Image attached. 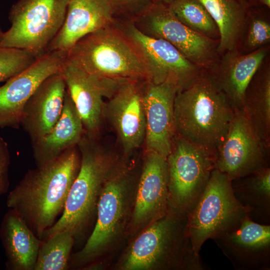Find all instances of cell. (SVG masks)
I'll return each instance as SVG.
<instances>
[{
  "label": "cell",
  "mask_w": 270,
  "mask_h": 270,
  "mask_svg": "<svg viewBox=\"0 0 270 270\" xmlns=\"http://www.w3.org/2000/svg\"><path fill=\"white\" fill-rule=\"evenodd\" d=\"M80 165L76 146L30 170L9 192L8 208L16 212L40 240L62 214Z\"/></svg>",
  "instance_id": "6da1fadb"
},
{
  "label": "cell",
  "mask_w": 270,
  "mask_h": 270,
  "mask_svg": "<svg viewBox=\"0 0 270 270\" xmlns=\"http://www.w3.org/2000/svg\"><path fill=\"white\" fill-rule=\"evenodd\" d=\"M134 168L124 158L106 182L94 226L83 247L72 254L70 268L104 262L128 238L140 172Z\"/></svg>",
  "instance_id": "7a4b0ae2"
},
{
  "label": "cell",
  "mask_w": 270,
  "mask_h": 270,
  "mask_svg": "<svg viewBox=\"0 0 270 270\" xmlns=\"http://www.w3.org/2000/svg\"><path fill=\"white\" fill-rule=\"evenodd\" d=\"M176 134L214 156L234 110L210 70L200 72L176 92Z\"/></svg>",
  "instance_id": "3957f363"
},
{
  "label": "cell",
  "mask_w": 270,
  "mask_h": 270,
  "mask_svg": "<svg viewBox=\"0 0 270 270\" xmlns=\"http://www.w3.org/2000/svg\"><path fill=\"white\" fill-rule=\"evenodd\" d=\"M188 214L168 210L136 236L114 264V270H206L188 235Z\"/></svg>",
  "instance_id": "277c9868"
},
{
  "label": "cell",
  "mask_w": 270,
  "mask_h": 270,
  "mask_svg": "<svg viewBox=\"0 0 270 270\" xmlns=\"http://www.w3.org/2000/svg\"><path fill=\"white\" fill-rule=\"evenodd\" d=\"M78 146L80 154L78 172L68 192L61 216L44 232L42 240L64 231L70 232L74 241L88 236L95 224L98 202L104 184L125 158L104 148L96 138L86 134Z\"/></svg>",
  "instance_id": "5b68a950"
},
{
  "label": "cell",
  "mask_w": 270,
  "mask_h": 270,
  "mask_svg": "<svg viewBox=\"0 0 270 270\" xmlns=\"http://www.w3.org/2000/svg\"><path fill=\"white\" fill-rule=\"evenodd\" d=\"M66 58L100 77L120 82L149 80L140 52L116 22L82 38L66 53Z\"/></svg>",
  "instance_id": "8992f818"
},
{
  "label": "cell",
  "mask_w": 270,
  "mask_h": 270,
  "mask_svg": "<svg viewBox=\"0 0 270 270\" xmlns=\"http://www.w3.org/2000/svg\"><path fill=\"white\" fill-rule=\"evenodd\" d=\"M232 180L216 168L212 171L207 184L188 216L187 233L198 256L204 244L214 240L238 225L248 215L236 198Z\"/></svg>",
  "instance_id": "52a82bcc"
},
{
  "label": "cell",
  "mask_w": 270,
  "mask_h": 270,
  "mask_svg": "<svg viewBox=\"0 0 270 270\" xmlns=\"http://www.w3.org/2000/svg\"><path fill=\"white\" fill-rule=\"evenodd\" d=\"M67 4L68 0H18L10 9L11 26L4 32L0 46L42 56L64 23Z\"/></svg>",
  "instance_id": "ba28073f"
},
{
  "label": "cell",
  "mask_w": 270,
  "mask_h": 270,
  "mask_svg": "<svg viewBox=\"0 0 270 270\" xmlns=\"http://www.w3.org/2000/svg\"><path fill=\"white\" fill-rule=\"evenodd\" d=\"M166 162L168 210L188 214L215 168L214 156L175 134Z\"/></svg>",
  "instance_id": "9c48e42d"
},
{
  "label": "cell",
  "mask_w": 270,
  "mask_h": 270,
  "mask_svg": "<svg viewBox=\"0 0 270 270\" xmlns=\"http://www.w3.org/2000/svg\"><path fill=\"white\" fill-rule=\"evenodd\" d=\"M270 148L254 132L243 110H234L228 132L214 154L215 168L232 180L269 166Z\"/></svg>",
  "instance_id": "30bf717a"
},
{
  "label": "cell",
  "mask_w": 270,
  "mask_h": 270,
  "mask_svg": "<svg viewBox=\"0 0 270 270\" xmlns=\"http://www.w3.org/2000/svg\"><path fill=\"white\" fill-rule=\"evenodd\" d=\"M132 22L144 34L170 42L196 66H208L212 60L214 45L212 38L180 22L168 4L156 2Z\"/></svg>",
  "instance_id": "8fae6325"
},
{
  "label": "cell",
  "mask_w": 270,
  "mask_h": 270,
  "mask_svg": "<svg viewBox=\"0 0 270 270\" xmlns=\"http://www.w3.org/2000/svg\"><path fill=\"white\" fill-rule=\"evenodd\" d=\"M168 210L166 158L146 152L140 168L128 240L136 236Z\"/></svg>",
  "instance_id": "7c38bea8"
},
{
  "label": "cell",
  "mask_w": 270,
  "mask_h": 270,
  "mask_svg": "<svg viewBox=\"0 0 270 270\" xmlns=\"http://www.w3.org/2000/svg\"><path fill=\"white\" fill-rule=\"evenodd\" d=\"M146 80L120 83L105 104L104 116H107L115 130L122 156L126 158L144 142L146 124L143 97Z\"/></svg>",
  "instance_id": "4fadbf2b"
},
{
  "label": "cell",
  "mask_w": 270,
  "mask_h": 270,
  "mask_svg": "<svg viewBox=\"0 0 270 270\" xmlns=\"http://www.w3.org/2000/svg\"><path fill=\"white\" fill-rule=\"evenodd\" d=\"M116 22L140 52L152 82L160 84L172 80L180 88L200 72L196 65L168 42L144 34L132 22Z\"/></svg>",
  "instance_id": "5bb4252c"
},
{
  "label": "cell",
  "mask_w": 270,
  "mask_h": 270,
  "mask_svg": "<svg viewBox=\"0 0 270 270\" xmlns=\"http://www.w3.org/2000/svg\"><path fill=\"white\" fill-rule=\"evenodd\" d=\"M66 58L64 52H46L0 87V128H19L26 102L44 80L61 72Z\"/></svg>",
  "instance_id": "9a60e30c"
},
{
  "label": "cell",
  "mask_w": 270,
  "mask_h": 270,
  "mask_svg": "<svg viewBox=\"0 0 270 270\" xmlns=\"http://www.w3.org/2000/svg\"><path fill=\"white\" fill-rule=\"evenodd\" d=\"M60 74L82 120L85 134L96 138L104 116V99L110 98L123 82L90 74L66 58Z\"/></svg>",
  "instance_id": "2e32d148"
},
{
  "label": "cell",
  "mask_w": 270,
  "mask_h": 270,
  "mask_svg": "<svg viewBox=\"0 0 270 270\" xmlns=\"http://www.w3.org/2000/svg\"><path fill=\"white\" fill-rule=\"evenodd\" d=\"M180 86L172 80L155 84L146 82L144 106L146 117V151L166 158L175 136L174 105Z\"/></svg>",
  "instance_id": "e0dca14e"
},
{
  "label": "cell",
  "mask_w": 270,
  "mask_h": 270,
  "mask_svg": "<svg viewBox=\"0 0 270 270\" xmlns=\"http://www.w3.org/2000/svg\"><path fill=\"white\" fill-rule=\"evenodd\" d=\"M236 270H270V226L246 216L214 240Z\"/></svg>",
  "instance_id": "ac0fdd59"
},
{
  "label": "cell",
  "mask_w": 270,
  "mask_h": 270,
  "mask_svg": "<svg viewBox=\"0 0 270 270\" xmlns=\"http://www.w3.org/2000/svg\"><path fill=\"white\" fill-rule=\"evenodd\" d=\"M115 22L105 0H68L64 23L45 53H66L84 36Z\"/></svg>",
  "instance_id": "d6986e66"
},
{
  "label": "cell",
  "mask_w": 270,
  "mask_h": 270,
  "mask_svg": "<svg viewBox=\"0 0 270 270\" xmlns=\"http://www.w3.org/2000/svg\"><path fill=\"white\" fill-rule=\"evenodd\" d=\"M66 90L60 72L44 80L26 102L20 126L28 134L32 142L46 136L59 120Z\"/></svg>",
  "instance_id": "ffe728a7"
},
{
  "label": "cell",
  "mask_w": 270,
  "mask_h": 270,
  "mask_svg": "<svg viewBox=\"0 0 270 270\" xmlns=\"http://www.w3.org/2000/svg\"><path fill=\"white\" fill-rule=\"evenodd\" d=\"M84 134L82 120L66 90L59 120L46 136L32 142L36 166L44 165L78 146Z\"/></svg>",
  "instance_id": "44dd1931"
},
{
  "label": "cell",
  "mask_w": 270,
  "mask_h": 270,
  "mask_svg": "<svg viewBox=\"0 0 270 270\" xmlns=\"http://www.w3.org/2000/svg\"><path fill=\"white\" fill-rule=\"evenodd\" d=\"M0 237L6 257V269L34 270L42 240L12 209L2 218Z\"/></svg>",
  "instance_id": "7402d4cb"
},
{
  "label": "cell",
  "mask_w": 270,
  "mask_h": 270,
  "mask_svg": "<svg viewBox=\"0 0 270 270\" xmlns=\"http://www.w3.org/2000/svg\"><path fill=\"white\" fill-rule=\"evenodd\" d=\"M216 70H211L234 110H243L246 90L266 56L264 49L245 55L230 54Z\"/></svg>",
  "instance_id": "603a6c76"
},
{
  "label": "cell",
  "mask_w": 270,
  "mask_h": 270,
  "mask_svg": "<svg viewBox=\"0 0 270 270\" xmlns=\"http://www.w3.org/2000/svg\"><path fill=\"white\" fill-rule=\"evenodd\" d=\"M234 194L254 221L268 224L270 220V168L263 167L232 182Z\"/></svg>",
  "instance_id": "cb8c5ba5"
},
{
  "label": "cell",
  "mask_w": 270,
  "mask_h": 270,
  "mask_svg": "<svg viewBox=\"0 0 270 270\" xmlns=\"http://www.w3.org/2000/svg\"><path fill=\"white\" fill-rule=\"evenodd\" d=\"M243 111L254 132L270 148V72H256L244 94Z\"/></svg>",
  "instance_id": "d4e9b609"
},
{
  "label": "cell",
  "mask_w": 270,
  "mask_h": 270,
  "mask_svg": "<svg viewBox=\"0 0 270 270\" xmlns=\"http://www.w3.org/2000/svg\"><path fill=\"white\" fill-rule=\"evenodd\" d=\"M215 22L219 32L218 50H233L240 38L246 14L242 0H198Z\"/></svg>",
  "instance_id": "484cf974"
},
{
  "label": "cell",
  "mask_w": 270,
  "mask_h": 270,
  "mask_svg": "<svg viewBox=\"0 0 270 270\" xmlns=\"http://www.w3.org/2000/svg\"><path fill=\"white\" fill-rule=\"evenodd\" d=\"M72 235L66 231L56 233L40 244L34 270H66L70 268Z\"/></svg>",
  "instance_id": "4316f807"
},
{
  "label": "cell",
  "mask_w": 270,
  "mask_h": 270,
  "mask_svg": "<svg viewBox=\"0 0 270 270\" xmlns=\"http://www.w3.org/2000/svg\"><path fill=\"white\" fill-rule=\"evenodd\" d=\"M168 4L174 16L190 28L210 38L219 35L214 20L198 0H175Z\"/></svg>",
  "instance_id": "83f0119b"
},
{
  "label": "cell",
  "mask_w": 270,
  "mask_h": 270,
  "mask_svg": "<svg viewBox=\"0 0 270 270\" xmlns=\"http://www.w3.org/2000/svg\"><path fill=\"white\" fill-rule=\"evenodd\" d=\"M38 58L24 50L0 46V82L20 72Z\"/></svg>",
  "instance_id": "f1b7e54d"
},
{
  "label": "cell",
  "mask_w": 270,
  "mask_h": 270,
  "mask_svg": "<svg viewBox=\"0 0 270 270\" xmlns=\"http://www.w3.org/2000/svg\"><path fill=\"white\" fill-rule=\"evenodd\" d=\"M116 22H134L144 14L156 0H105Z\"/></svg>",
  "instance_id": "f546056e"
},
{
  "label": "cell",
  "mask_w": 270,
  "mask_h": 270,
  "mask_svg": "<svg viewBox=\"0 0 270 270\" xmlns=\"http://www.w3.org/2000/svg\"><path fill=\"white\" fill-rule=\"evenodd\" d=\"M270 25L260 18L254 19L251 23L248 34L246 44L248 48H255L269 42Z\"/></svg>",
  "instance_id": "4dcf8cb0"
},
{
  "label": "cell",
  "mask_w": 270,
  "mask_h": 270,
  "mask_svg": "<svg viewBox=\"0 0 270 270\" xmlns=\"http://www.w3.org/2000/svg\"><path fill=\"white\" fill-rule=\"evenodd\" d=\"M10 163V155L8 144L0 136V196L6 193L8 190Z\"/></svg>",
  "instance_id": "1f68e13d"
},
{
  "label": "cell",
  "mask_w": 270,
  "mask_h": 270,
  "mask_svg": "<svg viewBox=\"0 0 270 270\" xmlns=\"http://www.w3.org/2000/svg\"><path fill=\"white\" fill-rule=\"evenodd\" d=\"M259 2L262 4L266 6L270 7V0H258Z\"/></svg>",
  "instance_id": "d6a6232c"
},
{
  "label": "cell",
  "mask_w": 270,
  "mask_h": 270,
  "mask_svg": "<svg viewBox=\"0 0 270 270\" xmlns=\"http://www.w3.org/2000/svg\"><path fill=\"white\" fill-rule=\"evenodd\" d=\"M175 0H156V2H160L166 4H168L170 2Z\"/></svg>",
  "instance_id": "836d02e7"
},
{
  "label": "cell",
  "mask_w": 270,
  "mask_h": 270,
  "mask_svg": "<svg viewBox=\"0 0 270 270\" xmlns=\"http://www.w3.org/2000/svg\"><path fill=\"white\" fill-rule=\"evenodd\" d=\"M3 34H4V32L2 31V29L0 28V42L2 38Z\"/></svg>",
  "instance_id": "e575fe53"
}]
</instances>
